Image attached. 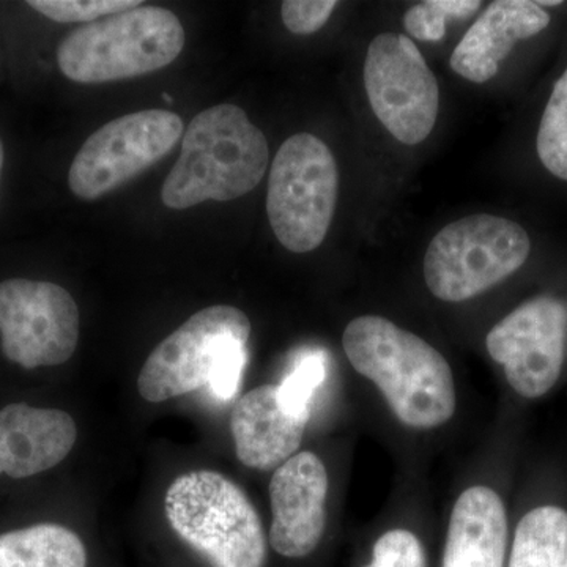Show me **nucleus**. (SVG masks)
I'll list each match as a JSON object with an SVG mask.
<instances>
[{
    "instance_id": "19",
    "label": "nucleus",
    "mask_w": 567,
    "mask_h": 567,
    "mask_svg": "<svg viewBox=\"0 0 567 567\" xmlns=\"http://www.w3.org/2000/svg\"><path fill=\"white\" fill-rule=\"evenodd\" d=\"M536 147L548 173L567 182V70L555 82L540 118Z\"/></svg>"
},
{
    "instance_id": "14",
    "label": "nucleus",
    "mask_w": 567,
    "mask_h": 567,
    "mask_svg": "<svg viewBox=\"0 0 567 567\" xmlns=\"http://www.w3.org/2000/svg\"><path fill=\"white\" fill-rule=\"evenodd\" d=\"M550 24L543 7L529 0H496L477 18L451 55V69L483 84L498 73L517 41L532 39Z\"/></svg>"
},
{
    "instance_id": "3",
    "label": "nucleus",
    "mask_w": 567,
    "mask_h": 567,
    "mask_svg": "<svg viewBox=\"0 0 567 567\" xmlns=\"http://www.w3.org/2000/svg\"><path fill=\"white\" fill-rule=\"evenodd\" d=\"M249 336L251 322L240 309L205 308L153 350L137 377V391L158 404L210 386L216 399L230 402L240 388Z\"/></svg>"
},
{
    "instance_id": "12",
    "label": "nucleus",
    "mask_w": 567,
    "mask_h": 567,
    "mask_svg": "<svg viewBox=\"0 0 567 567\" xmlns=\"http://www.w3.org/2000/svg\"><path fill=\"white\" fill-rule=\"evenodd\" d=\"M328 473L311 451L275 470L270 481V546L286 558H305L319 547L327 525Z\"/></svg>"
},
{
    "instance_id": "17",
    "label": "nucleus",
    "mask_w": 567,
    "mask_h": 567,
    "mask_svg": "<svg viewBox=\"0 0 567 567\" xmlns=\"http://www.w3.org/2000/svg\"><path fill=\"white\" fill-rule=\"evenodd\" d=\"M0 567H87V550L70 528L32 525L0 535Z\"/></svg>"
},
{
    "instance_id": "13",
    "label": "nucleus",
    "mask_w": 567,
    "mask_h": 567,
    "mask_svg": "<svg viewBox=\"0 0 567 567\" xmlns=\"http://www.w3.org/2000/svg\"><path fill=\"white\" fill-rule=\"evenodd\" d=\"M73 417L63 410L17 402L0 409V476L25 480L65 461L76 443Z\"/></svg>"
},
{
    "instance_id": "2",
    "label": "nucleus",
    "mask_w": 567,
    "mask_h": 567,
    "mask_svg": "<svg viewBox=\"0 0 567 567\" xmlns=\"http://www.w3.org/2000/svg\"><path fill=\"white\" fill-rule=\"evenodd\" d=\"M268 158L265 134L241 107H208L186 128L181 158L163 183V204L185 210L207 200L238 199L262 182Z\"/></svg>"
},
{
    "instance_id": "11",
    "label": "nucleus",
    "mask_w": 567,
    "mask_h": 567,
    "mask_svg": "<svg viewBox=\"0 0 567 567\" xmlns=\"http://www.w3.org/2000/svg\"><path fill=\"white\" fill-rule=\"evenodd\" d=\"M567 306L537 297L518 306L488 331L487 352L505 369L518 395L537 399L557 385L565 364Z\"/></svg>"
},
{
    "instance_id": "24",
    "label": "nucleus",
    "mask_w": 567,
    "mask_h": 567,
    "mask_svg": "<svg viewBox=\"0 0 567 567\" xmlns=\"http://www.w3.org/2000/svg\"><path fill=\"white\" fill-rule=\"evenodd\" d=\"M336 7L334 0H286L281 6L284 25L295 35H311L327 24Z\"/></svg>"
},
{
    "instance_id": "16",
    "label": "nucleus",
    "mask_w": 567,
    "mask_h": 567,
    "mask_svg": "<svg viewBox=\"0 0 567 567\" xmlns=\"http://www.w3.org/2000/svg\"><path fill=\"white\" fill-rule=\"evenodd\" d=\"M506 547L503 499L488 487L466 488L451 513L443 567H505Z\"/></svg>"
},
{
    "instance_id": "25",
    "label": "nucleus",
    "mask_w": 567,
    "mask_h": 567,
    "mask_svg": "<svg viewBox=\"0 0 567 567\" xmlns=\"http://www.w3.org/2000/svg\"><path fill=\"white\" fill-rule=\"evenodd\" d=\"M3 163H6V147H3L2 140H0V178H2Z\"/></svg>"
},
{
    "instance_id": "6",
    "label": "nucleus",
    "mask_w": 567,
    "mask_h": 567,
    "mask_svg": "<svg viewBox=\"0 0 567 567\" xmlns=\"http://www.w3.org/2000/svg\"><path fill=\"white\" fill-rule=\"evenodd\" d=\"M532 241L520 224L473 215L447 224L429 245L424 279L439 300H472L527 262Z\"/></svg>"
},
{
    "instance_id": "22",
    "label": "nucleus",
    "mask_w": 567,
    "mask_h": 567,
    "mask_svg": "<svg viewBox=\"0 0 567 567\" xmlns=\"http://www.w3.org/2000/svg\"><path fill=\"white\" fill-rule=\"evenodd\" d=\"M33 10L55 22H89L141 7L140 0H31Z\"/></svg>"
},
{
    "instance_id": "8",
    "label": "nucleus",
    "mask_w": 567,
    "mask_h": 567,
    "mask_svg": "<svg viewBox=\"0 0 567 567\" xmlns=\"http://www.w3.org/2000/svg\"><path fill=\"white\" fill-rule=\"evenodd\" d=\"M182 134V118L166 110L133 112L106 123L74 156L71 193L82 200H96L115 192L162 162Z\"/></svg>"
},
{
    "instance_id": "26",
    "label": "nucleus",
    "mask_w": 567,
    "mask_h": 567,
    "mask_svg": "<svg viewBox=\"0 0 567 567\" xmlns=\"http://www.w3.org/2000/svg\"><path fill=\"white\" fill-rule=\"evenodd\" d=\"M539 7H557L561 6V2L559 0H550V2H546V0H543V2H536Z\"/></svg>"
},
{
    "instance_id": "7",
    "label": "nucleus",
    "mask_w": 567,
    "mask_h": 567,
    "mask_svg": "<svg viewBox=\"0 0 567 567\" xmlns=\"http://www.w3.org/2000/svg\"><path fill=\"white\" fill-rule=\"evenodd\" d=\"M339 173L322 140L298 133L276 153L268 178L267 213L279 244L305 254L327 237L338 203Z\"/></svg>"
},
{
    "instance_id": "4",
    "label": "nucleus",
    "mask_w": 567,
    "mask_h": 567,
    "mask_svg": "<svg viewBox=\"0 0 567 567\" xmlns=\"http://www.w3.org/2000/svg\"><path fill=\"white\" fill-rule=\"evenodd\" d=\"M185 41L173 11L141 6L74 29L59 44L58 63L80 84L132 80L169 66Z\"/></svg>"
},
{
    "instance_id": "23",
    "label": "nucleus",
    "mask_w": 567,
    "mask_h": 567,
    "mask_svg": "<svg viewBox=\"0 0 567 567\" xmlns=\"http://www.w3.org/2000/svg\"><path fill=\"white\" fill-rule=\"evenodd\" d=\"M365 567H425L423 544L409 529H390L377 539L371 565Z\"/></svg>"
},
{
    "instance_id": "20",
    "label": "nucleus",
    "mask_w": 567,
    "mask_h": 567,
    "mask_svg": "<svg viewBox=\"0 0 567 567\" xmlns=\"http://www.w3.org/2000/svg\"><path fill=\"white\" fill-rule=\"evenodd\" d=\"M327 379V360L322 352L305 354L278 388L279 404L290 415L309 421L316 391Z\"/></svg>"
},
{
    "instance_id": "15",
    "label": "nucleus",
    "mask_w": 567,
    "mask_h": 567,
    "mask_svg": "<svg viewBox=\"0 0 567 567\" xmlns=\"http://www.w3.org/2000/svg\"><path fill=\"white\" fill-rule=\"evenodd\" d=\"M306 424L282 409L278 388H254L238 399L230 416L238 461L260 472L278 468L300 450Z\"/></svg>"
},
{
    "instance_id": "10",
    "label": "nucleus",
    "mask_w": 567,
    "mask_h": 567,
    "mask_svg": "<svg viewBox=\"0 0 567 567\" xmlns=\"http://www.w3.org/2000/svg\"><path fill=\"white\" fill-rule=\"evenodd\" d=\"M364 87L375 117L402 144H420L434 130L439 82L410 37L385 32L372 40Z\"/></svg>"
},
{
    "instance_id": "9",
    "label": "nucleus",
    "mask_w": 567,
    "mask_h": 567,
    "mask_svg": "<svg viewBox=\"0 0 567 567\" xmlns=\"http://www.w3.org/2000/svg\"><path fill=\"white\" fill-rule=\"evenodd\" d=\"M80 309L54 282L11 278L0 282V349L22 369L66 363L80 341Z\"/></svg>"
},
{
    "instance_id": "5",
    "label": "nucleus",
    "mask_w": 567,
    "mask_h": 567,
    "mask_svg": "<svg viewBox=\"0 0 567 567\" xmlns=\"http://www.w3.org/2000/svg\"><path fill=\"white\" fill-rule=\"evenodd\" d=\"M164 511L175 535L210 567H264L267 537L237 484L210 470L186 473L167 488Z\"/></svg>"
},
{
    "instance_id": "27",
    "label": "nucleus",
    "mask_w": 567,
    "mask_h": 567,
    "mask_svg": "<svg viewBox=\"0 0 567 567\" xmlns=\"http://www.w3.org/2000/svg\"><path fill=\"white\" fill-rule=\"evenodd\" d=\"M565 567H567V559H566V565H565Z\"/></svg>"
},
{
    "instance_id": "1",
    "label": "nucleus",
    "mask_w": 567,
    "mask_h": 567,
    "mask_svg": "<svg viewBox=\"0 0 567 567\" xmlns=\"http://www.w3.org/2000/svg\"><path fill=\"white\" fill-rule=\"evenodd\" d=\"M342 347L358 374L371 380L402 424L429 431L456 412L453 369L435 347L380 316L347 324Z\"/></svg>"
},
{
    "instance_id": "21",
    "label": "nucleus",
    "mask_w": 567,
    "mask_h": 567,
    "mask_svg": "<svg viewBox=\"0 0 567 567\" xmlns=\"http://www.w3.org/2000/svg\"><path fill=\"white\" fill-rule=\"evenodd\" d=\"M480 0H425L404 14V28L420 41H440L445 37L446 21L466 20L481 9Z\"/></svg>"
},
{
    "instance_id": "18",
    "label": "nucleus",
    "mask_w": 567,
    "mask_h": 567,
    "mask_svg": "<svg viewBox=\"0 0 567 567\" xmlns=\"http://www.w3.org/2000/svg\"><path fill=\"white\" fill-rule=\"evenodd\" d=\"M567 513L558 506H539L518 522L509 567H565Z\"/></svg>"
}]
</instances>
